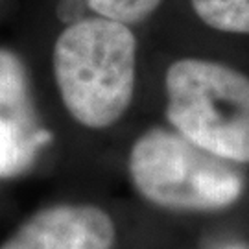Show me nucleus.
<instances>
[{
	"label": "nucleus",
	"mask_w": 249,
	"mask_h": 249,
	"mask_svg": "<svg viewBox=\"0 0 249 249\" xmlns=\"http://www.w3.org/2000/svg\"><path fill=\"white\" fill-rule=\"evenodd\" d=\"M116 227L90 203H57L34 213L0 249H113Z\"/></svg>",
	"instance_id": "obj_5"
},
{
	"label": "nucleus",
	"mask_w": 249,
	"mask_h": 249,
	"mask_svg": "<svg viewBox=\"0 0 249 249\" xmlns=\"http://www.w3.org/2000/svg\"><path fill=\"white\" fill-rule=\"evenodd\" d=\"M52 69L63 107L74 122L87 129L113 127L133 104L139 39L131 26L83 17L57 36Z\"/></svg>",
	"instance_id": "obj_1"
},
{
	"label": "nucleus",
	"mask_w": 249,
	"mask_h": 249,
	"mask_svg": "<svg viewBox=\"0 0 249 249\" xmlns=\"http://www.w3.org/2000/svg\"><path fill=\"white\" fill-rule=\"evenodd\" d=\"M48 141L26 65L13 50L0 48V178L24 174Z\"/></svg>",
	"instance_id": "obj_4"
},
{
	"label": "nucleus",
	"mask_w": 249,
	"mask_h": 249,
	"mask_svg": "<svg viewBox=\"0 0 249 249\" xmlns=\"http://www.w3.org/2000/svg\"><path fill=\"white\" fill-rule=\"evenodd\" d=\"M85 6L96 15L133 26L150 18L162 6L164 0H83Z\"/></svg>",
	"instance_id": "obj_7"
},
{
	"label": "nucleus",
	"mask_w": 249,
	"mask_h": 249,
	"mask_svg": "<svg viewBox=\"0 0 249 249\" xmlns=\"http://www.w3.org/2000/svg\"><path fill=\"white\" fill-rule=\"evenodd\" d=\"M127 174L142 199L174 213H220L234 207L248 190L246 168L160 125L135 139Z\"/></svg>",
	"instance_id": "obj_2"
},
{
	"label": "nucleus",
	"mask_w": 249,
	"mask_h": 249,
	"mask_svg": "<svg viewBox=\"0 0 249 249\" xmlns=\"http://www.w3.org/2000/svg\"><path fill=\"white\" fill-rule=\"evenodd\" d=\"M190 6L214 32L249 37V0H190Z\"/></svg>",
	"instance_id": "obj_6"
},
{
	"label": "nucleus",
	"mask_w": 249,
	"mask_h": 249,
	"mask_svg": "<svg viewBox=\"0 0 249 249\" xmlns=\"http://www.w3.org/2000/svg\"><path fill=\"white\" fill-rule=\"evenodd\" d=\"M174 131L223 160L249 168V74L227 63L181 57L164 72Z\"/></svg>",
	"instance_id": "obj_3"
}]
</instances>
